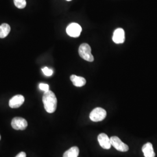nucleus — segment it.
Listing matches in <instances>:
<instances>
[{
  "label": "nucleus",
  "instance_id": "obj_4",
  "mask_svg": "<svg viewBox=\"0 0 157 157\" xmlns=\"http://www.w3.org/2000/svg\"><path fill=\"white\" fill-rule=\"evenodd\" d=\"M110 139L111 146L119 151L126 152L129 150V146L121 140L117 136H112Z\"/></svg>",
  "mask_w": 157,
  "mask_h": 157
},
{
  "label": "nucleus",
  "instance_id": "obj_6",
  "mask_svg": "<svg viewBox=\"0 0 157 157\" xmlns=\"http://www.w3.org/2000/svg\"><path fill=\"white\" fill-rule=\"evenodd\" d=\"M11 126L15 130H23L28 127V122L24 118L15 117L12 120Z\"/></svg>",
  "mask_w": 157,
  "mask_h": 157
},
{
  "label": "nucleus",
  "instance_id": "obj_14",
  "mask_svg": "<svg viewBox=\"0 0 157 157\" xmlns=\"http://www.w3.org/2000/svg\"><path fill=\"white\" fill-rule=\"evenodd\" d=\"M15 6L19 9H23L26 6V0H14Z\"/></svg>",
  "mask_w": 157,
  "mask_h": 157
},
{
  "label": "nucleus",
  "instance_id": "obj_5",
  "mask_svg": "<svg viewBox=\"0 0 157 157\" xmlns=\"http://www.w3.org/2000/svg\"><path fill=\"white\" fill-rule=\"evenodd\" d=\"M81 26L76 23H72L68 25L67 28V34L72 37H78L82 32Z\"/></svg>",
  "mask_w": 157,
  "mask_h": 157
},
{
  "label": "nucleus",
  "instance_id": "obj_2",
  "mask_svg": "<svg viewBox=\"0 0 157 157\" xmlns=\"http://www.w3.org/2000/svg\"><path fill=\"white\" fill-rule=\"evenodd\" d=\"M78 54L83 59L89 62H93L94 59V56L91 54V48L87 43H83L80 45Z\"/></svg>",
  "mask_w": 157,
  "mask_h": 157
},
{
  "label": "nucleus",
  "instance_id": "obj_15",
  "mask_svg": "<svg viewBox=\"0 0 157 157\" xmlns=\"http://www.w3.org/2000/svg\"><path fill=\"white\" fill-rule=\"evenodd\" d=\"M42 71L45 76H50L53 73L52 70L47 67H44V68H43Z\"/></svg>",
  "mask_w": 157,
  "mask_h": 157
},
{
  "label": "nucleus",
  "instance_id": "obj_16",
  "mask_svg": "<svg viewBox=\"0 0 157 157\" xmlns=\"http://www.w3.org/2000/svg\"><path fill=\"white\" fill-rule=\"evenodd\" d=\"M39 88L40 90L44 91V92H47L49 91V86L48 84L45 83H40L39 84Z\"/></svg>",
  "mask_w": 157,
  "mask_h": 157
},
{
  "label": "nucleus",
  "instance_id": "obj_1",
  "mask_svg": "<svg viewBox=\"0 0 157 157\" xmlns=\"http://www.w3.org/2000/svg\"><path fill=\"white\" fill-rule=\"evenodd\" d=\"M43 102L45 111L48 113H53L56 110L57 99L55 94L52 91L44 92L43 96Z\"/></svg>",
  "mask_w": 157,
  "mask_h": 157
},
{
  "label": "nucleus",
  "instance_id": "obj_12",
  "mask_svg": "<svg viewBox=\"0 0 157 157\" xmlns=\"http://www.w3.org/2000/svg\"><path fill=\"white\" fill-rule=\"evenodd\" d=\"M79 154V149L76 146H74L65 152L63 157H78Z\"/></svg>",
  "mask_w": 157,
  "mask_h": 157
},
{
  "label": "nucleus",
  "instance_id": "obj_7",
  "mask_svg": "<svg viewBox=\"0 0 157 157\" xmlns=\"http://www.w3.org/2000/svg\"><path fill=\"white\" fill-rule=\"evenodd\" d=\"M98 141L101 147L104 149L109 150L111 147V139L105 133H101L98 136Z\"/></svg>",
  "mask_w": 157,
  "mask_h": 157
},
{
  "label": "nucleus",
  "instance_id": "obj_8",
  "mask_svg": "<svg viewBox=\"0 0 157 157\" xmlns=\"http://www.w3.org/2000/svg\"><path fill=\"white\" fill-rule=\"evenodd\" d=\"M112 40L116 44H122L125 40V36L124 29L118 28L116 29L113 33Z\"/></svg>",
  "mask_w": 157,
  "mask_h": 157
},
{
  "label": "nucleus",
  "instance_id": "obj_19",
  "mask_svg": "<svg viewBox=\"0 0 157 157\" xmlns=\"http://www.w3.org/2000/svg\"><path fill=\"white\" fill-rule=\"evenodd\" d=\"M0 140H1V136H0Z\"/></svg>",
  "mask_w": 157,
  "mask_h": 157
},
{
  "label": "nucleus",
  "instance_id": "obj_9",
  "mask_svg": "<svg viewBox=\"0 0 157 157\" xmlns=\"http://www.w3.org/2000/svg\"><path fill=\"white\" fill-rule=\"evenodd\" d=\"M25 101V98L22 95L13 96L9 101V105L12 108H17L21 107Z\"/></svg>",
  "mask_w": 157,
  "mask_h": 157
},
{
  "label": "nucleus",
  "instance_id": "obj_3",
  "mask_svg": "<svg viewBox=\"0 0 157 157\" xmlns=\"http://www.w3.org/2000/svg\"><path fill=\"white\" fill-rule=\"evenodd\" d=\"M107 116L106 111L102 108H95L90 114V119L93 122H100L104 120Z\"/></svg>",
  "mask_w": 157,
  "mask_h": 157
},
{
  "label": "nucleus",
  "instance_id": "obj_13",
  "mask_svg": "<svg viewBox=\"0 0 157 157\" xmlns=\"http://www.w3.org/2000/svg\"><path fill=\"white\" fill-rule=\"evenodd\" d=\"M11 30L10 26L7 23H3L0 25V38L4 39L6 37Z\"/></svg>",
  "mask_w": 157,
  "mask_h": 157
},
{
  "label": "nucleus",
  "instance_id": "obj_18",
  "mask_svg": "<svg viewBox=\"0 0 157 157\" xmlns=\"http://www.w3.org/2000/svg\"><path fill=\"white\" fill-rule=\"evenodd\" d=\"M67 1H71V0H67Z\"/></svg>",
  "mask_w": 157,
  "mask_h": 157
},
{
  "label": "nucleus",
  "instance_id": "obj_11",
  "mask_svg": "<svg viewBox=\"0 0 157 157\" xmlns=\"http://www.w3.org/2000/svg\"><path fill=\"white\" fill-rule=\"evenodd\" d=\"M70 78L72 82L73 85L76 87H82L86 83V79L81 76H78L76 75H73L71 76Z\"/></svg>",
  "mask_w": 157,
  "mask_h": 157
},
{
  "label": "nucleus",
  "instance_id": "obj_17",
  "mask_svg": "<svg viewBox=\"0 0 157 157\" xmlns=\"http://www.w3.org/2000/svg\"><path fill=\"white\" fill-rule=\"evenodd\" d=\"M15 157H26V154L25 152H21Z\"/></svg>",
  "mask_w": 157,
  "mask_h": 157
},
{
  "label": "nucleus",
  "instance_id": "obj_10",
  "mask_svg": "<svg viewBox=\"0 0 157 157\" xmlns=\"http://www.w3.org/2000/svg\"><path fill=\"white\" fill-rule=\"evenodd\" d=\"M142 151L145 157H155V154L151 143H147L142 147Z\"/></svg>",
  "mask_w": 157,
  "mask_h": 157
}]
</instances>
